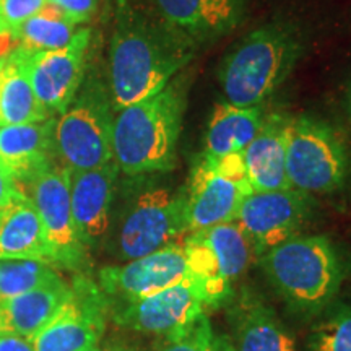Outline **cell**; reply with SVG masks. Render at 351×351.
I'll return each mask as SVG.
<instances>
[{
	"instance_id": "1",
	"label": "cell",
	"mask_w": 351,
	"mask_h": 351,
	"mask_svg": "<svg viewBox=\"0 0 351 351\" xmlns=\"http://www.w3.org/2000/svg\"><path fill=\"white\" fill-rule=\"evenodd\" d=\"M197 51L194 43L148 7L122 8L109 44L108 86L114 111L163 90Z\"/></svg>"
},
{
	"instance_id": "2",
	"label": "cell",
	"mask_w": 351,
	"mask_h": 351,
	"mask_svg": "<svg viewBox=\"0 0 351 351\" xmlns=\"http://www.w3.org/2000/svg\"><path fill=\"white\" fill-rule=\"evenodd\" d=\"M191 85L192 72L182 70L163 90L116 112L112 153L122 173L137 178L176 169Z\"/></svg>"
},
{
	"instance_id": "3",
	"label": "cell",
	"mask_w": 351,
	"mask_h": 351,
	"mask_svg": "<svg viewBox=\"0 0 351 351\" xmlns=\"http://www.w3.org/2000/svg\"><path fill=\"white\" fill-rule=\"evenodd\" d=\"M304 38L291 23L263 25L223 57L218 80L228 103L261 106L288 80L304 56Z\"/></svg>"
},
{
	"instance_id": "4",
	"label": "cell",
	"mask_w": 351,
	"mask_h": 351,
	"mask_svg": "<svg viewBox=\"0 0 351 351\" xmlns=\"http://www.w3.org/2000/svg\"><path fill=\"white\" fill-rule=\"evenodd\" d=\"M257 261L283 301L306 315L326 309L345 278L339 249L322 234L293 236Z\"/></svg>"
},
{
	"instance_id": "5",
	"label": "cell",
	"mask_w": 351,
	"mask_h": 351,
	"mask_svg": "<svg viewBox=\"0 0 351 351\" xmlns=\"http://www.w3.org/2000/svg\"><path fill=\"white\" fill-rule=\"evenodd\" d=\"M114 117L108 83L98 75H85L75 98L54 119V163L69 171L95 169L111 163Z\"/></svg>"
},
{
	"instance_id": "6",
	"label": "cell",
	"mask_w": 351,
	"mask_h": 351,
	"mask_svg": "<svg viewBox=\"0 0 351 351\" xmlns=\"http://www.w3.org/2000/svg\"><path fill=\"white\" fill-rule=\"evenodd\" d=\"M350 173V153L339 132L320 117H293L287 148V176L293 189L309 195L333 194L345 187Z\"/></svg>"
},
{
	"instance_id": "7",
	"label": "cell",
	"mask_w": 351,
	"mask_h": 351,
	"mask_svg": "<svg viewBox=\"0 0 351 351\" xmlns=\"http://www.w3.org/2000/svg\"><path fill=\"white\" fill-rule=\"evenodd\" d=\"M254 192L243 153L197 158L184 187L189 232L236 221L241 205Z\"/></svg>"
},
{
	"instance_id": "8",
	"label": "cell",
	"mask_w": 351,
	"mask_h": 351,
	"mask_svg": "<svg viewBox=\"0 0 351 351\" xmlns=\"http://www.w3.org/2000/svg\"><path fill=\"white\" fill-rule=\"evenodd\" d=\"M187 234L182 189L153 186L140 191L122 215L116 232V254L122 261L148 256Z\"/></svg>"
},
{
	"instance_id": "9",
	"label": "cell",
	"mask_w": 351,
	"mask_h": 351,
	"mask_svg": "<svg viewBox=\"0 0 351 351\" xmlns=\"http://www.w3.org/2000/svg\"><path fill=\"white\" fill-rule=\"evenodd\" d=\"M191 269L200 280L208 309L223 306L234 295L232 285L256 258L252 245L236 221L189 232L184 238Z\"/></svg>"
},
{
	"instance_id": "10",
	"label": "cell",
	"mask_w": 351,
	"mask_h": 351,
	"mask_svg": "<svg viewBox=\"0 0 351 351\" xmlns=\"http://www.w3.org/2000/svg\"><path fill=\"white\" fill-rule=\"evenodd\" d=\"M20 191L36 210L52 265L82 274L88 262V249L78 238L73 223L70 171L52 165L20 186Z\"/></svg>"
},
{
	"instance_id": "11",
	"label": "cell",
	"mask_w": 351,
	"mask_h": 351,
	"mask_svg": "<svg viewBox=\"0 0 351 351\" xmlns=\"http://www.w3.org/2000/svg\"><path fill=\"white\" fill-rule=\"evenodd\" d=\"M72 293L33 337L34 351H88L101 343L109 301L85 274L73 276Z\"/></svg>"
},
{
	"instance_id": "12",
	"label": "cell",
	"mask_w": 351,
	"mask_h": 351,
	"mask_svg": "<svg viewBox=\"0 0 351 351\" xmlns=\"http://www.w3.org/2000/svg\"><path fill=\"white\" fill-rule=\"evenodd\" d=\"M192 276L182 239L121 265L103 267L98 271V287L108 298L109 306H114L152 296Z\"/></svg>"
},
{
	"instance_id": "13",
	"label": "cell",
	"mask_w": 351,
	"mask_h": 351,
	"mask_svg": "<svg viewBox=\"0 0 351 351\" xmlns=\"http://www.w3.org/2000/svg\"><path fill=\"white\" fill-rule=\"evenodd\" d=\"M90 43L91 29L80 28L62 49L28 52L15 47L34 95L52 117L60 116L80 90Z\"/></svg>"
},
{
	"instance_id": "14",
	"label": "cell",
	"mask_w": 351,
	"mask_h": 351,
	"mask_svg": "<svg viewBox=\"0 0 351 351\" xmlns=\"http://www.w3.org/2000/svg\"><path fill=\"white\" fill-rule=\"evenodd\" d=\"M313 208V195L296 189L252 192L241 205L236 223L258 258L275 245L300 234Z\"/></svg>"
},
{
	"instance_id": "15",
	"label": "cell",
	"mask_w": 351,
	"mask_h": 351,
	"mask_svg": "<svg viewBox=\"0 0 351 351\" xmlns=\"http://www.w3.org/2000/svg\"><path fill=\"white\" fill-rule=\"evenodd\" d=\"M207 309L205 289L200 280L192 276L138 301L109 306V314L116 326L127 330L166 335L204 315Z\"/></svg>"
},
{
	"instance_id": "16",
	"label": "cell",
	"mask_w": 351,
	"mask_h": 351,
	"mask_svg": "<svg viewBox=\"0 0 351 351\" xmlns=\"http://www.w3.org/2000/svg\"><path fill=\"white\" fill-rule=\"evenodd\" d=\"M147 7L200 49L238 28L245 0H145Z\"/></svg>"
},
{
	"instance_id": "17",
	"label": "cell",
	"mask_w": 351,
	"mask_h": 351,
	"mask_svg": "<svg viewBox=\"0 0 351 351\" xmlns=\"http://www.w3.org/2000/svg\"><path fill=\"white\" fill-rule=\"evenodd\" d=\"M116 161L86 171H70V204L75 230L86 249L96 247L111 226V210L119 178Z\"/></svg>"
},
{
	"instance_id": "18",
	"label": "cell",
	"mask_w": 351,
	"mask_h": 351,
	"mask_svg": "<svg viewBox=\"0 0 351 351\" xmlns=\"http://www.w3.org/2000/svg\"><path fill=\"white\" fill-rule=\"evenodd\" d=\"M234 351H298L295 339L271 307L243 291L228 311Z\"/></svg>"
},
{
	"instance_id": "19",
	"label": "cell",
	"mask_w": 351,
	"mask_h": 351,
	"mask_svg": "<svg viewBox=\"0 0 351 351\" xmlns=\"http://www.w3.org/2000/svg\"><path fill=\"white\" fill-rule=\"evenodd\" d=\"M293 117L274 112L243 152V160L254 192L293 189L287 176V148Z\"/></svg>"
},
{
	"instance_id": "20",
	"label": "cell",
	"mask_w": 351,
	"mask_h": 351,
	"mask_svg": "<svg viewBox=\"0 0 351 351\" xmlns=\"http://www.w3.org/2000/svg\"><path fill=\"white\" fill-rule=\"evenodd\" d=\"M54 119L0 127V161L10 169L19 186L56 165L52 156Z\"/></svg>"
},
{
	"instance_id": "21",
	"label": "cell",
	"mask_w": 351,
	"mask_h": 351,
	"mask_svg": "<svg viewBox=\"0 0 351 351\" xmlns=\"http://www.w3.org/2000/svg\"><path fill=\"white\" fill-rule=\"evenodd\" d=\"M265 119V108L234 106L223 101L215 104L205 132L204 153L208 156H226L243 153L256 138Z\"/></svg>"
},
{
	"instance_id": "22",
	"label": "cell",
	"mask_w": 351,
	"mask_h": 351,
	"mask_svg": "<svg viewBox=\"0 0 351 351\" xmlns=\"http://www.w3.org/2000/svg\"><path fill=\"white\" fill-rule=\"evenodd\" d=\"M70 293V283L62 282L0 301V332L16 333L32 341Z\"/></svg>"
},
{
	"instance_id": "23",
	"label": "cell",
	"mask_w": 351,
	"mask_h": 351,
	"mask_svg": "<svg viewBox=\"0 0 351 351\" xmlns=\"http://www.w3.org/2000/svg\"><path fill=\"white\" fill-rule=\"evenodd\" d=\"M0 261L51 263L41 221L33 204L26 197L2 210L0 215Z\"/></svg>"
},
{
	"instance_id": "24",
	"label": "cell",
	"mask_w": 351,
	"mask_h": 351,
	"mask_svg": "<svg viewBox=\"0 0 351 351\" xmlns=\"http://www.w3.org/2000/svg\"><path fill=\"white\" fill-rule=\"evenodd\" d=\"M51 117L34 95L23 64L13 49L0 69V127L34 124Z\"/></svg>"
},
{
	"instance_id": "25",
	"label": "cell",
	"mask_w": 351,
	"mask_h": 351,
	"mask_svg": "<svg viewBox=\"0 0 351 351\" xmlns=\"http://www.w3.org/2000/svg\"><path fill=\"white\" fill-rule=\"evenodd\" d=\"M78 29L80 28H77V23L47 2L38 15L26 20L16 29L15 38L19 39L21 49L28 52L57 51L70 44Z\"/></svg>"
},
{
	"instance_id": "26",
	"label": "cell",
	"mask_w": 351,
	"mask_h": 351,
	"mask_svg": "<svg viewBox=\"0 0 351 351\" xmlns=\"http://www.w3.org/2000/svg\"><path fill=\"white\" fill-rule=\"evenodd\" d=\"M65 282L54 265L39 261H0V301Z\"/></svg>"
},
{
	"instance_id": "27",
	"label": "cell",
	"mask_w": 351,
	"mask_h": 351,
	"mask_svg": "<svg viewBox=\"0 0 351 351\" xmlns=\"http://www.w3.org/2000/svg\"><path fill=\"white\" fill-rule=\"evenodd\" d=\"M307 351H351L350 304H339L322 315L309 333Z\"/></svg>"
},
{
	"instance_id": "28",
	"label": "cell",
	"mask_w": 351,
	"mask_h": 351,
	"mask_svg": "<svg viewBox=\"0 0 351 351\" xmlns=\"http://www.w3.org/2000/svg\"><path fill=\"white\" fill-rule=\"evenodd\" d=\"M213 328L207 314L166 333L156 351H207Z\"/></svg>"
},
{
	"instance_id": "29",
	"label": "cell",
	"mask_w": 351,
	"mask_h": 351,
	"mask_svg": "<svg viewBox=\"0 0 351 351\" xmlns=\"http://www.w3.org/2000/svg\"><path fill=\"white\" fill-rule=\"evenodd\" d=\"M46 3L47 0H0V13L15 36L16 29L26 20L38 15Z\"/></svg>"
},
{
	"instance_id": "30",
	"label": "cell",
	"mask_w": 351,
	"mask_h": 351,
	"mask_svg": "<svg viewBox=\"0 0 351 351\" xmlns=\"http://www.w3.org/2000/svg\"><path fill=\"white\" fill-rule=\"evenodd\" d=\"M47 2L59 8L73 23L82 25L91 20V16L98 10L99 0H47Z\"/></svg>"
},
{
	"instance_id": "31",
	"label": "cell",
	"mask_w": 351,
	"mask_h": 351,
	"mask_svg": "<svg viewBox=\"0 0 351 351\" xmlns=\"http://www.w3.org/2000/svg\"><path fill=\"white\" fill-rule=\"evenodd\" d=\"M21 199H25V195L21 194L19 182L13 178L10 169L0 161V212Z\"/></svg>"
},
{
	"instance_id": "32",
	"label": "cell",
	"mask_w": 351,
	"mask_h": 351,
	"mask_svg": "<svg viewBox=\"0 0 351 351\" xmlns=\"http://www.w3.org/2000/svg\"><path fill=\"white\" fill-rule=\"evenodd\" d=\"M0 351H34L32 341L12 332H0Z\"/></svg>"
},
{
	"instance_id": "33",
	"label": "cell",
	"mask_w": 351,
	"mask_h": 351,
	"mask_svg": "<svg viewBox=\"0 0 351 351\" xmlns=\"http://www.w3.org/2000/svg\"><path fill=\"white\" fill-rule=\"evenodd\" d=\"M207 351H234V348H232L230 337L213 330L212 335H210Z\"/></svg>"
},
{
	"instance_id": "34",
	"label": "cell",
	"mask_w": 351,
	"mask_h": 351,
	"mask_svg": "<svg viewBox=\"0 0 351 351\" xmlns=\"http://www.w3.org/2000/svg\"><path fill=\"white\" fill-rule=\"evenodd\" d=\"M88 351H134V350L124 343H119V341H108V343L96 345L95 348H91Z\"/></svg>"
},
{
	"instance_id": "35",
	"label": "cell",
	"mask_w": 351,
	"mask_h": 351,
	"mask_svg": "<svg viewBox=\"0 0 351 351\" xmlns=\"http://www.w3.org/2000/svg\"><path fill=\"white\" fill-rule=\"evenodd\" d=\"M345 104H346V111H348V116L351 121V78H350L348 85H346V90H345Z\"/></svg>"
},
{
	"instance_id": "36",
	"label": "cell",
	"mask_w": 351,
	"mask_h": 351,
	"mask_svg": "<svg viewBox=\"0 0 351 351\" xmlns=\"http://www.w3.org/2000/svg\"><path fill=\"white\" fill-rule=\"evenodd\" d=\"M2 33H12V32H10V28H8V25L5 23V20H3L2 13H0V34Z\"/></svg>"
},
{
	"instance_id": "37",
	"label": "cell",
	"mask_w": 351,
	"mask_h": 351,
	"mask_svg": "<svg viewBox=\"0 0 351 351\" xmlns=\"http://www.w3.org/2000/svg\"><path fill=\"white\" fill-rule=\"evenodd\" d=\"M3 62H5V59H0V69H2V65H3Z\"/></svg>"
},
{
	"instance_id": "38",
	"label": "cell",
	"mask_w": 351,
	"mask_h": 351,
	"mask_svg": "<svg viewBox=\"0 0 351 351\" xmlns=\"http://www.w3.org/2000/svg\"><path fill=\"white\" fill-rule=\"evenodd\" d=\"M0 215H2V212H0Z\"/></svg>"
}]
</instances>
